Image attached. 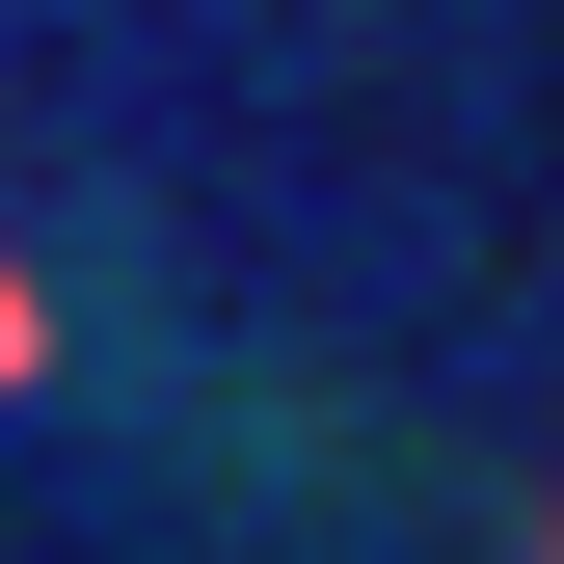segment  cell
<instances>
[{
  "mask_svg": "<svg viewBox=\"0 0 564 564\" xmlns=\"http://www.w3.org/2000/svg\"><path fill=\"white\" fill-rule=\"evenodd\" d=\"M28 377H54V296H28V269H0V403H28Z\"/></svg>",
  "mask_w": 564,
  "mask_h": 564,
  "instance_id": "obj_1",
  "label": "cell"
}]
</instances>
